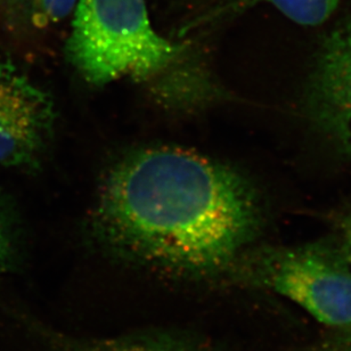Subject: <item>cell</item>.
I'll return each instance as SVG.
<instances>
[{"label": "cell", "instance_id": "obj_7", "mask_svg": "<svg viewBox=\"0 0 351 351\" xmlns=\"http://www.w3.org/2000/svg\"><path fill=\"white\" fill-rule=\"evenodd\" d=\"M342 0H221L196 19L194 25L225 20L258 5H269L294 23L317 27L335 14Z\"/></svg>", "mask_w": 351, "mask_h": 351}, {"label": "cell", "instance_id": "obj_4", "mask_svg": "<svg viewBox=\"0 0 351 351\" xmlns=\"http://www.w3.org/2000/svg\"><path fill=\"white\" fill-rule=\"evenodd\" d=\"M55 121L47 91L0 54V167L37 168L53 138Z\"/></svg>", "mask_w": 351, "mask_h": 351}, {"label": "cell", "instance_id": "obj_12", "mask_svg": "<svg viewBox=\"0 0 351 351\" xmlns=\"http://www.w3.org/2000/svg\"><path fill=\"white\" fill-rule=\"evenodd\" d=\"M338 232L339 242L337 244L351 266V211L339 219Z\"/></svg>", "mask_w": 351, "mask_h": 351}, {"label": "cell", "instance_id": "obj_1", "mask_svg": "<svg viewBox=\"0 0 351 351\" xmlns=\"http://www.w3.org/2000/svg\"><path fill=\"white\" fill-rule=\"evenodd\" d=\"M257 192L232 167L178 147L141 149L105 177L91 232L108 252L162 273L217 282L257 239Z\"/></svg>", "mask_w": 351, "mask_h": 351}, {"label": "cell", "instance_id": "obj_2", "mask_svg": "<svg viewBox=\"0 0 351 351\" xmlns=\"http://www.w3.org/2000/svg\"><path fill=\"white\" fill-rule=\"evenodd\" d=\"M65 49L91 85L130 78L165 95L191 65L189 47L154 30L146 0H79Z\"/></svg>", "mask_w": 351, "mask_h": 351}, {"label": "cell", "instance_id": "obj_9", "mask_svg": "<svg viewBox=\"0 0 351 351\" xmlns=\"http://www.w3.org/2000/svg\"><path fill=\"white\" fill-rule=\"evenodd\" d=\"M79 0H36L27 24L44 29L58 23L75 10Z\"/></svg>", "mask_w": 351, "mask_h": 351}, {"label": "cell", "instance_id": "obj_3", "mask_svg": "<svg viewBox=\"0 0 351 351\" xmlns=\"http://www.w3.org/2000/svg\"><path fill=\"white\" fill-rule=\"evenodd\" d=\"M217 282L282 295L328 328L351 325V266L337 243L247 247Z\"/></svg>", "mask_w": 351, "mask_h": 351}, {"label": "cell", "instance_id": "obj_11", "mask_svg": "<svg viewBox=\"0 0 351 351\" xmlns=\"http://www.w3.org/2000/svg\"><path fill=\"white\" fill-rule=\"evenodd\" d=\"M36 0H0V14L14 25H25Z\"/></svg>", "mask_w": 351, "mask_h": 351}, {"label": "cell", "instance_id": "obj_10", "mask_svg": "<svg viewBox=\"0 0 351 351\" xmlns=\"http://www.w3.org/2000/svg\"><path fill=\"white\" fill-rule=\"evenodd\" d=\"M277 351H351V325L328 328L316 338Z\"/></svg>", "mask_w": 351, "mask_h": 351}, {"label": "cell", "instance_id": "obj_8", "mask_svg": "<svg viewBox=\"0 0 351 351\" xmlns=\"http://www.w3.org/2000/svg\"><path fill=\"white\" fill-rule=\"evenodd\" d=\"M19 259V228L10 202L0 192V276L10 273Z\"/></svg>", "mask_w": 351, "mask_h": 351}, {"label": "cell", "instance_id": "obj_5", "mask_svg": "<svg viewBox=\"0 0 351 351\" xmlns=\"http://www.w3.org/2000/svg\"><path fill=\"white\" fill-rule=\"evenodd\" d=\"M306 104L322 134L351 156V19L322 46L308 82Z\"/></svg>", "mask_w": 351, "mask_h": 351}, {"label": "cell", "instance_id": "obj_6", "mask_svg": "<svg viewBox=\"0 0 351 351\" xmlns=\"http://www.w3.org/2000/svg\"><path fill=\"white\" fill-rule=\"evenodd\" d=\"M22 321L47 351H225L192 332L149 330L113 338H87L34 318L23 317Z\"/></svg>", "mask_w": 351, "mask_h": 351}]
</instances>
